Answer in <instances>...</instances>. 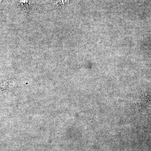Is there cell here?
<instances>
[{"label":"cell","mask_w":151,"mask_h":151,"mask_svg":"<svg viewBox=\"0 0 151 151\" xmlns=\"http://www.w3.org/2000/svg\"><path fill=\"white\" fill-rule=\"evenodd\" d=\"M7 85L5 82L0 81V92H3L7 89Z\"/></svg>","instance_id":"obj_1"}]
</instances>
